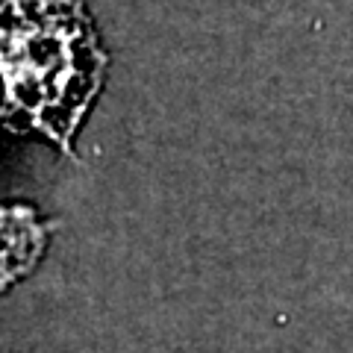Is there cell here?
<instances>
[{
	"mask_svg": "<svg viewBox=\"0 0 353 353\" xmlns=\"http://www.w3.org/2000/svg\"><path fill=\"white\" fill-rule=\"evenodd\" d=\"M109 53L83 0H0V127L74 159Z\"/></svg>",
	"mask_w": 353,
	"mask_h": 353,
	"instance_id": "cell-1",
	"label": "cell"
},
{
	"mask_svg": "<svg viewBox=\"0 0 353 353\" xmlns=\"http://www.w3.org/2000/svg\"><path fill=\"white\" fill-rule=\"evenodd\" d=\"M50 227L36 206L0 203V294L41 262Z\"/></svg>",
	"mask_w": 353,
	"mask_h": 353,
	"instance_id": "cell-2",
	"label": "cell"
}]
</instances>
